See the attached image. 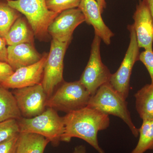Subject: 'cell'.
I'll return each instance as SVG.
<instances>
[{"label": "cell", "instance_id": "obj_1", "mask_svg": "<svg viewBox=\"0 0 153 153\" xmlns=\"http://www.w3.org/2000/svg\"><path fill=\"white\" fill-rule=\"evenodd\" d=\"M63 118L65 130L61 142L68 143L72 138H78L99 153H105L99 144L97 134L109 126V116L86 106L66 114Z\"/></svg>", "mask_w": 153, "mask_h": 153}, {"label": "cell", "instance_id": "obj_2", "mask_svg": "<svg viewBox=\"0 0 153 153\" xmlns=\"http://www.w3.org/2000/svg\"><path fill=\"white\" fill-rule=\"evenodd\" d=\"M87 106L108 115H112L119 117L126 124L134 137L139 136V129L132 120L126 99L110 82L101 85L91 96Z\"/></svg>", "mask_w": 153, "mask_h": 153}, {"label": "cell", "instance_id": "obj_3", "mask_svg": "<svg viewBox=\"0 0 153 153\" xmlns=\"http://www.w3.org/2000/svg\"><path fill=\"white\" fill-rule=\"evenodd\" d=\"M10 7L26 17L34 36L40 41L49 38L48 29L59 14L49 10L46 0H5Z\"/></svg>", "mask_w": 153, "mask_h": 153}, {"label": "cell", "instance_id": "obj_4", "mask_svg": "<svg viewBox=\"0 0 153 153\" xmlns=\"http://www.w3.org/2000/svg\"><path fill=\"white\" fill-rule=\"evenodd\" d=\"M18 122L20 132L40 135L55 147L61 142L65 130L64 120L53 108H47L39 115L30 118L22 117Z\"/></svg>", "mask_w": 153, "mask_h": 153}, {"label": "cell", "instance_id": "obj_5", "mask_svg": "<svg viewBox=\"0 0 153 153\" xmlns=\"http://www.w3.org/2000/svg\"><path fill=\"white\" fill-rule=\"evenodd\" d=\"M91 96L79 80L63 82L48 99L46 107L67 114L87 106Z\"/></svg>", "mask_w": 153, "mask_h": 153}, {"label": "cell", "instance_id": "obj_6", "mask_svg": "<svg viewBox=\"0 0 153 153\" xmlns=\"http://www.w3.org/2000/svg\"><path fill=\"white\" fill-rule=\"evenodd\" d=\"M101 39L95 35L92 44L89 60L79 81L91 96L101 85L110 82L111 74L102 61L100 46Z\"/></svg>", "mask_w": 153, "mask_h": 153}, {"label": "cell", "instance_id": "obj_7", "mask_svg": "<svg viewBox=\"0 0 153 153\" xmlns=\"http://www.w3.org/2000/svg\"><path fill=\"white\" fill-rule=\"evenodd\" d=\"M70 43L60 42L54 39L51 41L41 82L48 98L52 95L57 85L63 82V60Z\"/></svg>", "mask_w": 153, "mask_h": 153}, {"label": "cell", "instance_id": "obj_8", "mask_svg": "<svg viewBox=\"0 0 153 153\" xmlns=\"http://www.w3.org/2000/svg\"><path fill=\"white\" fill-rule=\"evenodd\" d=\"M130 43L122 62L117 71L111 74L110 83L117 91L126 100L129 93L130 82L135 63L139 60L140 47L132 25H128Z\"/></svg>", "mask_w": 153, "mask_h": 153}, {"label": "cell", "instance_id": "obj_9", "mask_svg": "<svg viewBox=\"0 0 153 153\" xmlns=\"http://www.w3.org/2000/svg\"><path fill=\"white\" fill-rule=\"evenodd\" d=\"M14 94L22 117L33 118L46 109L48 97L42 84L14 89Z\"/></svg>", "mask_w": 153, "mask_h": 153}, {"label": "cell", "instance_id": "obj_10", "mask_svg": "<svg viewBox=\"0 0 153 153\" xmlns=\"http://www.w3.org/2000/svg\"><path fill=\"white\" fill-rule=\"evenodd\" d=\"M85 18L79 8L69 9L59 14L48 29L52 39L60 42H71L73 32Z\"/></svg>", "mask_w": 153, "mask_h": 153}, {"label": "cell", "instance_id": "obj_11", "mask_svg": "<svg viewBox=\"0 0 153 153\" xmlns=\"http://www.w3.org/2000/svg\"><path fill=\"white\" fill-rule=\"evenodd\" d=\"M133 19L132 25L140 48L153 49V21L146 0H139Z\"/></svg>", "mask_w": 153, "mask_h": 153}, {"label": "cell", "instance_id": "obj_12", "mask_svg": "<svg viewBox=\"0 0 153 153\" xmlns=\"http://www.w3.org/2000/svg\"><path fill=\"white\" fill-rule=\"evenodd\" d=\"M47 56L48 54H45L35 64L17 69L1 85L8 89H14L41 83Z\"/></svg>", "mask_w": 153, "mask_h": 153}, {"label": "cell", "instance_id": "obj_13", "mask_svg": "<svg viewBox=\"0 0 153 153\" xmlns=\"http://www.w3.org/2000/svg\"><path fill=\"white\" fill-rule=\"evenodd\" d=\"M78 8L85 18V22L93 26L95 35L99 37L103 42L108 45L114 34L103 22L101 12L96 0H81Z\"/></svg>", "mask_w": 153, "mask_h": 153}, {"label": "cell", "instance_id": "obj_14", "mask_svg": "<svg viewBox=\"0 0 153 153\" xmlns=\"http://www.w3.org/2000/svg\"><path fill=\"white\" fill-rule=\"evenodd\" d=\"M7 62L15 71L22 67L30 66L40 61L42 58L33 44L22 43L8 46Z\"/></svg>", "mask_w": 153, "mask_h": 153}, {"label": "cell", "instance_id": "obj_15", "mask_svg": "<svg viewBox=\"0 0 153 153\" xmlns=\"http://www.w3.org/2000/svg\"><path fill=\"white\" fill-rule=\"evenodd\" d=\"M34 36L26 19L21 16L14 22L4 39L8 46L22 43L33 44Z\"/></svg>", "mask_w": 153, "mask_h": 153}, {"label": "cell", "instance_id": "obj_16", "mask_svg": "<svg viewBox=\"0 0 153 153\" xmlns=\"http://www.w3.org/2000/svg\"><path fill=\"white\" fill-rule=\"evenodd\" d=\"M136 109L143 120H153V84H146L134 94Z\"/></svg>", "mask_w": 153, "mask_h": 153}, {"label": "cell", "instance_id": "obj_17", "mask_svg": "<svg viewBox=\"0 0 153 153\" xmlns=\"http://www.w3.org/2000/svg\"><path fill=\"white\" fill-rule=\"evenodd\" d=\"M22 117L14 94L0 84V122Z\"/></svg>", "mask_w": 153, "mask_h": 153}, {"label": "cell", "instance_id": "obj_18", "mask_svg": "<svg viewBox=\"0 0 153 153\" xmlns=\"http://www.w3.org/2000/svg\"><path fill=\"white\" fill-rule=\"evenodd\" d=\"M49 143L45 137L38 134L20 132L16 153H44Z\"/></svg>", "mask_w": 153, "mask_h": 153}, {"label": "cell", "instance_id": "obj_19", "mask_svg": "<svg viewBox=\"0 0 153 153\" xmlns=\"http://www.w3.org/2000/svg\"><path fill=\"white\" fill-rule=\"evenodd\" d=\"M139 129V139L130 153H145L153 150V120H143Z\"/></svg>", "mask_w": 153, "mask_h": 153}, {"label": "cell", "instance_id": "obj_20", "mask_svg": "<svg viewBox=\"0 0 153 153\" xmlns=\"http://www.w3.org/2000/svg\"><path fill=\"white\" fill-rule=\"evenodd\" d=\"M21 16L5 0H0V36L4 38L14 22Z\"/></svg>", "mask_w": 153, "mask_h": 153}, {"label": "cell", "instance_id": "obj_21", "mask_svg": "<svg viewBox=\"0 0 153 153\" xmlns=\"http://www.w3.org/2000/svg\"><path fill=\"white\" fill-rule=\"evenodd\" d=\"M81 0H46L49 10L58 14L69 9L79 7Z\"/></svg>", "mask_w": 153, "mask_h": 153}, {"label": "cell", "instance_id": "obj_22", "mask_svg": "<svg viewBox=\"0 0 153 153\" xmlns=\"http://www.w3.org/2000/svg\"><path fill=\"white\" fill-rule=\"evenodd\" d=\"M20 133L19 122L10 120L0 122V143Z\"/></svg>", "mask_w": 153, "mask_h": 153}, {"label": "cell", "instance_id": "obj_23", "mask_svg": "<svg viewBox=\"0 0 153 153\" xmlns=\"http://www.w3.org/2000/svg\"><path fill=\"white\" fill-rule=\"evenodd\" d=\"M139 60L144 65L151 77L152 84H153V49L145 50L140 53Z\"/></svg>", "mask_w": 153, "mask_h": 153}, {"label": "cell", "instance_id": "obj_24", "mask_svg": "<svg viewBox=\"0 0 153 153\" xmlns=\"http://www.w3.org/2000/svg\"><path fill=\"white\" fill-rule=\"evenodd\" d=\"M19 134L0 143V153H16Z\"/></svg>", "mask_w": 153, "mask_h": 153}, {"label": "cell", "instance_id": "obj_25", "mask_svg": "<svg viewBox=\"0 0 153 153\" xmlns=\"http://www.w3.org/2000/svg\"><path fill=\"white\" fill-rule=\"evenodd\" d=\"M14 72L13 69L8 63L0 61V84L4 82Z\"/></svg>", "mask_w": 153, "mask_h": 153}, {"label": "cell", "instance_id": "obj_26", "mask_svg": "<svg viewBox=\"0 0 153 153\" xmlns=\"http://www.w3.org/2000/svg\"><path fill=\"white\" fill-rule=\"evenodd\" d=\"M7 44L4 38L0 36V61L7 62Z\"/></svg>", "mask_w": 153, "mask_h": 153}, {"label": "cell", "instance_id": "obj_27", "mask_svg": "<svg viewBox=\"0 0 153 153\" xmlns=\"http://www.w3.org/2000/svg\"><path fill=\"white\" fill-rule=\"evenodd\" d=\"M71 153H87L86 148L83 145L76 146L74 148V151Z\"/></svg>", "mask_w": 153, "mask_h": 153}, {"label": "cell", "instance_id": "obj_28", "mask_svg": "<svg viewBox=\"0 0 153 153\" xmlns=\"http://www.w3.org/2000/svg\"><path fill=\"white\" fill-rule=\"evenodd\" d=\"M96 1H97L99 6L102 13L104 9L106 8V4L105 0H96Z\"/></svg>", "mask_w": 153, "mask_h": 153}, {"label": "cell", "instance_id": "obj_29", "mask_svg": "<svg viewBox=\"0 0 153 153\" xmlns=\"http://www.w3.org/2000/svg\"><path fill=\"white\" fill-rule=\"evenodd\" d=\"M147 2L153 21V0H146Z\"/></svg>", "mask_w": 153, "mask_h": 153}, {"label": "cell", "instance_id": "obj_30", "mask_svg": "<svg viewBox=\"0 0 153 153\" xmlns=\"http://www.w3.org/2000/svg\"></svg>", "mask_w": 153, "mask_h": 153}]
</instances>
